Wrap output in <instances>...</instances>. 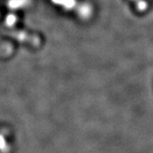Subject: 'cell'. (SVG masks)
<instances>
[{
    "label": "cell",
    "instance_id": "obj_1",
    "mask_svg": "<svg viewBox=\"0 0 153 153\" xmlns=\"http://www.w3.org/2000/svg\"><path fill=\"white\" fill-rule=\"evenodd\" d=\"M78 16L83 19H87L92 14V8L88 4H81L77 10Z\"/></svg>",
    "mask_w": 153,
    "mask_h": 153
},
{
    "label": "cell",
    "instance_id": "obj_2",
    "mask_svg": "<svg viewBox=\"0 0 153 153\" xmlns=\"http://www.w3.org/2000/svg\"><path fill=\"white\" fill-rule=\"evenodd\" d=\"M57 4H61L64 6V8H66L67 10H73L76 9V10H78L80 4H77L76 0H54Z\"/></svg>",
    "mask_w": 153,
    "mask_h": 153
},
{
    "label": "cell",
    "instance_id": "obj_3",
    "mask_svg": "<svg viewBox=\"0 0 153 153\" xmlns=\"http://www.w3.org/2000/svg\"><path fill=\"white\" fill-rule=\"evenodd\" d=\"M131 1L135 4L136 9L140 12H145L147 10L148 7H149L147 1L146 0H131Z\"/></svg>",
    "mask_w": 153,
    "mask_h": 153
}]
</instances>
